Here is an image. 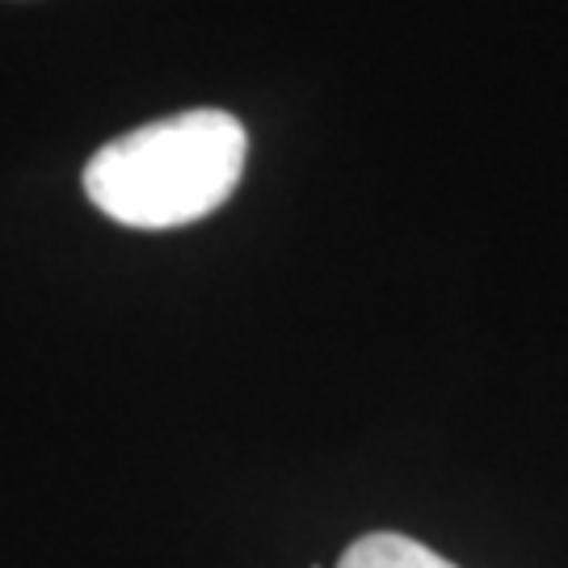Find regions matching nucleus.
I'll list each match as a JSON object with an SVG mask.
<instances>
[{
	"label": "nucleus",
	"instance_id": "1",
	"mask_svg": "<svg viewBox=\"0 0 568 568\" xmlns=\"http://www.w3.org/2000/svg\"><path fill=\"white\" fill-rule=\"evenodd\" d=\"M248 135L227 110H185L105 143L84 169V194L122 227H185L232 199Z\"/></svg>",
	"mask_w": 568,
	"mask_h": 568
},
{
	"label": "nucleus",
	"instance_id": "2",
	"mask_svg": "<svg viewBox=\"0 0 568 568\" xmlns=\"http://www.w3.org/2000/svg\"><path fill=\"white\" fill-rule=\"evenodd\" d=\"M337 568H459L434 548L396 535V530H371L358 544H349Z\"/></svg>",
	"mask_w": 568,
	"mask_h": 568
}]
</instances>
